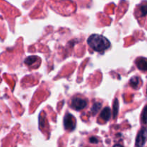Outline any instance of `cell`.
I'll use <instances>...</instances> for the list:
<instances>
[{
	"instance_id": "cell-1",
	"label": "cell",
	"mask_w": 147,
	"mask_h": 147,
	"mask_svg": "<svg viewBox=\"0 0 147 147\" xmlns=\"http://www.w3.org/2000/svg\"><path fill=\"white\" fill-rule=\"evenodd\" d=\"M87 43L89 47L97 52H103L110 47L109 40L101 34H94L89 36L87 40Z\"/></svg>"
},
{
	"instance_id": "cell-2",
	"label": "cell",
	"mask_w": 147,
	"mask_h": 147,
	"mask_svg": "<svg viewBox=\"0 0 147 147\" xmlns=\"http://www.w3.org/2000/svg\"><path fill=\"white\" fill-rule=\"evenodd\" d=\"M71 107L76 111H81L84 109L88 105V100L86 98L82 95H75L71 99Z\"/></svg>"
},
{
	"instance_id": "cell-3",
	"label": "cell",
	"mask_w": 147,
	"mask_h": 147,
	"mask_svg": "<svg viewBox=\"0 0 147 147\" xmlns=\"http://www.w3.org/2000/svg\"><path fill=\"white\" fill-rule=\"evenodd\" d=\"M76 119L71 113H66L63 118V126L66 130L71 131L76 128Z\"/></svg>"
},
{
	"instance_id": "cell-4",
	"label": "cell",
	"mask_w": 147,
	"mask_h": 147,
	"mask_svg": "<svg viewBox=\"0 0 147 147\" xmlns=\"http://www.w3.org/2000/svg\"><path fill=\"white\" fill-rule=\"evenodd\" d=\"M147 139V129H143L138 133L136 138L135 144L138 147H143Z\"/></svg>"
},
{
	"instance_id": "cell-5",
	"label": "cell",
	"mask_w": 147,
	"mask_h": 147,
	"mask_svg": "<svg viewBox=\"0 0 147 147\" xmlns=\"http://www.w3.org/2000/svg\"><path fill=\"white\" fill-rule=\"evenodd\" d=\"M100 118L103 119L105 121H108L110 120L111 116V111L109 107H105L102 110L100 113Z\"/></svg>"
},
{
	"instance_id": "cell-6",
	"label": "cell",
	"mask_w": 147,
	"mask_h": 147,
	"mask_svg": "<svg viewBox=\"0 0 147 147\" xmlns=\"http://www.w3.org/2000/svg\"><path fill=\"white\" fill-rule=\"evenodd\" d=\"M136 66L141 70H147V59L141 57L136 60Z\"/></svg>"
},
{
	"instance_id": "cell-7",
	"label": "cell",
	"mask_w": 147,
	"mask_h": 147,
	"mask_svg": "<svg viewBox=\"0 0 147 147\" xmlns=\"http://www.w3.org/2000/svg\"><path fill=\"white\" fill-rule=\"evenodd\" d=\"M37 59H38V57H37V56H29V57H27V58L24 60V63H25L27 65L30 66L32 65L33 63H35L37 60Z\"/></svg>"
},
{
	"instance_id": "cell-8",
	"label": "cell",
	"mask_w": 147,
	"mask_h": 147,
	"mask_svg": "<svg viewBox=\"0 0 147 147\" xmlns=\"http://www.w3.org/2000/svg\"><path fill=\"white\" fill-rule=\"evenodd\" d=\"M139 84V78L138 77H133L130 80V85L132 86L133 88H137Z\"/></svg>"
},
{
	"instance_id": "cell-9",
	"label": "cell",
	"mask_w": 147,
	"mask_h": 147,
	"mask_svg": "<svg viewBox=\"0 0 147 147\" xmlns=\"http://www.w3.org/2000/svg\"><path fill=\"white\" fill-rule=\"evenodd\" d=\"M101 106H102V104H101L100 103H95V104L93 105V106H92V110H91V112H92V114L95 115V113L100 109Z\"/></svg>"
},
{
	"instance_id": "cell-10",
	"label": "cell",
	"mask_w": 147,
	"mask_h": 147,
	"mask_svg": "<svg viewBox=\"0 0 147 147\" xmlns=\"http://www.w3.org/2000/svg\"><path fill=\"white\" fill-rule=\"evenodd\" d=\"M141 119H142L143 123H144V124L147 125V106L144 108V111H143Z\"/></svg>"
},
{
	"instance_id": "cell-11",
	"label": "cell",
	"mask_w": 147,
	"mask_h": 147,
	"mask_svg": "<svg viewBox=\"0 0 147 147\" xmlns=\"http://www.w3.org/2000/svg\"><path fill=\"white\" fill-rule=\"evenodd\" d=\"M118 100L115 99V103L113 104V116L114 117H116L117 114H118Z\"/></svg>"
},
{
	"instance_id": "cell-12",
	"label": "cell",
	"mask_w": 147,
	"mask_h": 147,
	"mask_svg": "<svg viewBox=\"0 0 147 147\" xmlns=\"http://www.w3.org/2000/svg\"><path fill=\"white\" fill-rule=\"evenodd\" d=\"M141 16H145L147 14V4H143L141 6Z\"/></svg>"
},
{
	"instance_id": "cell-13",
	"label": "cell",
	"mask_w": 147,
	"mask_h": 147,
	"mask_svg": "<svg viewBox=\"0 0 147 147\" xmlns=\"http://www.w3.org/2000/svg\"><path fill=\"white\" fill-rule=\"evenodd\" d=\"M89 142L92 144H97L98 142V139L96 137H91L89 139Z\"/></svg>"
},
{
	"instance_id": "cell-14",
	"label": "cell",
	"mask_w": 147,
	"mask_h": 147,
	"mask_svg": "<svg viewBox=\"0 0 147 147\" xmlns=\"http://www.w3.org/2000/svg\"><path fill=\"white\" fill-rule=\"evenodd\" d=\"M113 147H122V146H121V145H120V144H116V145H115Z\"/></svg>"
}]
</instances>
